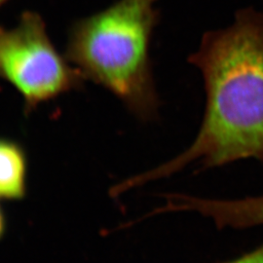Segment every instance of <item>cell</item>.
Wrapping results in <instances>:
<instances>
[{
  "instance_id": "6da1fadb",
  "label": "cell",
  "mask_w": 263,
  "mask_h": 263,
  "mask_svg": "<svg viewBox=\"0 0 263 263\" xmlns=\"http://www.w3.org/2000/svg\"><path fill=\"white\" fill-rule=\"evenodd\" d=\"M188 61L201 70L207 96L195 140L174 159L115 185L114 196L193 164L263 160V13L239 11L232 26L204 34Z\"/></svg>"
},
{
  "instance_id": "7a4b0ae2",
  "label": "cell",
  "mask_w": 263,
  "mask_h": 263,
  "mask_svg": "<svg viewBox=\"0 0 263 263\" xmlns=\"http://www.w3.org/2000/svg\"><path fill=\"white\" fill-rule=\"evenodd\" d=\"M156 1L118 0L77 21L65 54L84 79L104 87L142 120L152 119L159 104L149 59Z\"/></svg>"
},
{
  "instance_id": "3957f363",
  "label": "cell",
  "mask_w": 263,
  "mask_h": 263,
  "mask_svg": "<svg viewBox=\"0 0 263 263\" xmlns=\"http://www.w3.org/2000/svg\"><path fill=\"white\" fill-rule=\"evenodd\" d=\"M0 79L19 92L27 112L79 88L84 80L58 52L44 20L32 11L24 12L13 28L0 27Z\"/></svg>"
},
{
  "instance_id": "277c9868",
  "label": "cell",
  "mask_w": 263,
  "mask_h": 263,
  "mask_svg": "<svg viewBox=\"0 0 263 263\" xmlns=\"http://www.w3.org/2000/svg\"><path fill=\"white\" fill-rule=\"evenodd\" d=\"M193 209L218 228L246 229L263 226V195L228 200L198 197Z\"/></svg>"
},
{
  "instance_id": "5b68a950",
  "label": "cell",
  "mask_w": 263,
  "mask_h": 263,
  "mask_svg": "<svg viewBox=\"0 0 263 263\" xmlns=\"http://www.w3.org/2000/svg\"><path fill=\"white\" fill-rule=\"evenodd\" d=\"M28 158L22 145L0 138V200L18 201L28 190Z\"/></svg>"
},
{
  "instance_id": "8992f818",
  "label": "cell",
  "mask_w": 263,
  "mask_h": 263,
  "mask_svg": "<svg viewBox=\"0 0 263 263\" xmlns=\"http://www.w3.org/2000/svg\"><path fill=\"white\" fill-rule=\"evenodd\" d=\"M5 232H6V218L2 209L0 208V240L5 234Z\"/></svg>"
},
{
  "instance_id": "52a82bcc",
  "label": "cell",
  "mask_w": 263,
  "mask_h": 263,
  "mask_svg": "<svg viewBox=\"0 0 263 263\" xmlns=\"http://www.w3.org/2000/svg\"><path fill=\"white\" fill-rule=\"evenodd\" d=\"M8 0H0V6H2L4 3H6Z\"/></svg>"
}]
</instances>
